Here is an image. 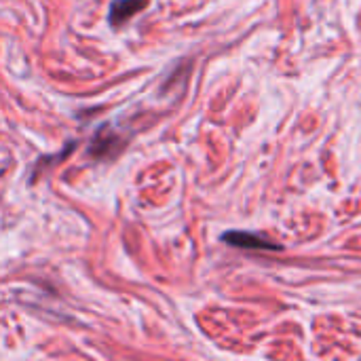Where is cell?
Masks as SVG:
<instances>
[{
	"instance_id": "cell-1",
	"label": "cell",
	"mask_w": 361,
	"mask_h": 361,
	"mask_svg": "<svg viewBox=\"0 0 361 361\" xmlns=\"http://www.w3.org/2000/svg\"><path fill=\"white\" fill-rule=\"evenodd\" d=\"M220 239L237 250H254V252H281L283 245L267 239L264 235L252 233V231H226L220 235Z\"/></svg>"
},
{
	"instance_id": "cell-2",
	"label": "cell",
	"mask_w": 361,
	"mask_h": 361,
	"mask_svg": "<svg viewBox=\"0 0 361 361\" xmlns=\"http://www.w3.org/2000/svg\"><path fill=\"white\" fill-rule=\"evenodd\" d=\"M123 146H125L123 137H121L114 129H110L108 125H104V127H99L97 133L93 135V140H91L89 148H87V154L93 157V159L112 161V159L121 152Z\"/></svg>"
},
{
	"instance_id": "cell-3",
	"label": "cell",
	"mask_w": 361,
	"mask_h": 361,
	"mask_svg": "<svg viewBox=\"0 0 361 361\" xmlns=\"http://www.w3.org/2000/svg\"><path fill=\"white\" fill-rule=\"evenodd\" d=\"M150 0H112L108 11V23L112 27H123L131 17L142 13Z\"/></svg>"
}]
</instances>
